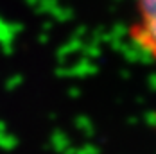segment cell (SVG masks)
Instances as JSON below:
<instances>
[{
	"mask_svg": "<svg viewBox=\"0 0 156 154\" xmlns=\"http://www.w3.org/2000/svg\"><path fill=\"white\" fill-rule=\"evenodd\" d=\"M136 18L129 27L133 43L156 63V0H136Z\"/></svg>",
	"mask_w": 156,
	"mask_h": 154,
	"instance_id": "6da1fadb",
	"label": "cell"
}]
</instances>
